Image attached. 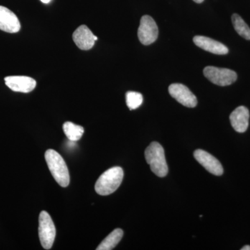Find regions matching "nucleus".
Returning <instances> with one entry per match:
<instances>
[{
  "label": "nucleus",
  "mask_w": 250,
  "mask_h": 250,
  "mask_svg": "<svg viewBox=\"0 0 250 250\" xmlns=\"http://www.w3.org/2000/svg\"><path fill=\"white\" fill-rule=\"evenodd\" d=\"M204 75L210 82L220 86L232 84L237 80V74L233 70L213 66L206 67Z\"/></svg>",
  "instance_id": "obj_5"
},
{
  "label": "nucleus",
  "mask_w": 250,
  "mask_h": 250,
  "mask_svg": "<svg viewBox=\"0 0 250 250\" xmlns=\"http://www.w3.org/2000/svg\"><path fill=\"white\" fill-rule=\"evenodd\" d=\"M19 20L14 12L4 6H0V30L14 34L21 30Z\"/></svg>",
  "instance_id": "obj_11"
},
{
  "label": "nucleus",
  "mask_w": 250,
  "mask_h": 250,
  "mask_svg": "<svg viewBox=\"0 0 250 250\" xmlns=\"http://www.w3.org/2000/svg\"><path fill=\"white\" fill-rule=\"evenodd\" d=\"M233 27L236 32L246 40H250V28L239 15L235 14L231 17Z\"/></svg>",
  "instance_id": "obj_16"
},
{
  "label": "nucleus",
  "mask_w": 250,
  "mask_h": 250,
  "mask_svg": "<svg viewBox=\"0 0 250 250\" xmlns=\"http://www.w3.org/2000/svg\"><path fill=\"white\" fill-rule=\"evenodd\" d=\"M124 172L121 167H113L104 172L95 184V191L100 195H108L116 191L123 182Z\"/></svg>",
  "instance_id": "obj_2"
},
{
  "label": "nucleus",
  "mask_w": 250,
  "mask_h": 250,
  "mask_svg": "<svg viewBox=\"0 0 250 250\" xmlns=\"http://www.w3.org/2000/svg\"><path fill=\"white\" fill-rule=\"evenodd\" d=\"M168 90L171 96L184 106L194 108L197 106L196 97L185 85L172 83L169 86Z\"/></svg>",
  "instance_id": "obj_7"
},
{
  "label": "nucleus",
  "mask_w": 250,
  "mask_h": 250,
  "mask_svg": "<svg viewBox=\"0 0 250 250\" xmlns=\"http://www.w3.org/2000/svg\"><path fill=\"white\" fill-rule=\"evenodd\" d=\"M194 157L210 173L217 176L223 174V166L216 158L209 153L202 149H197L194 152Z\"/></svg>",
  "instance_id": "obj_8"
},
{
  "label": "nucleus",
  "mask_w": 250,
  "mask_h": 250,
  "mask_svg": "<svg viewBox=\"0 0 250 250\" xmlns=\"http://www.w3.org/2000/svg\"><path fill=\"white\" fill-rule=\"evenodd\" d=\"M193 42L197 47L210 53L224 55L229 52V49L223 43L206 36H195L193 38Z\"/></svg>",
  "instance_id": "obj_12"
},
{
  "label": "nucleus",
  "mask_w": 250,
  "mask_h": 250,
  "mask_svg": "<svg viewBox=\"0 0 250 250\" xmlns=\"http://www.w3.org/2000/svg\"><path fill=\"white\" fill-rule=\"evenodd\" d=\"M5 83L10 89L21 93H30L36 88V82L27 76H10L5 77Z\"/></svg>",
  "instance_id": "obj_10"
},
{
  "label": "nucleus",
  "mask_w": 250,
  "mask_h": 250,
  "mask_svg": "<svg viewBox=\"0 0 250 250\" xmlns=\"http://www.w3.org/2000/svg\"><path fill=\"white\" fill-rule=\"evenodd\" d=\"M193 1L197 3V4H200V3L203 2L204 0H193Z\"/></svg>",
  "instance_id": "obj_20"
},
{
  "label": "nucleus",
  "mask_w": 250,
  "mask_h": 250,
  "mask_svg": "<svg viewBox=\"0 0 250 250\" xmlns=\"http://www.w3.org/2000/svg\"><path fill=\"white\" fill-rule=\"evenodd\" d=\"M241 250H250V246H246L243 247V248H242Z\"/></svg>",
  "instance_id": "obj_18"
},
{
  "label": "nucleus",
  "mask_w": 250,
  "mask_h": 250,
  "mask_svg": "<svg viewBox=\"0 0 250 250\" xmlns=\"http://www.w3.org/2000/svg\"><path fill=\"white\" fill-rule=\"evenodd\" d=\"M143 95L140 93L129 91L126 93V103L130 110L136 109L142 104Z\"/></svg>",
  "instance_id": "obj_17"
},
{
  "label": "nucleus",
  "mask_w": 250,
  "mask_h": 250,
  "mask_svg": "<svg viewBox=\"0 0 250 250\" xmlns=\"http://www.w3.org/2000/svg\"><path fill=\"white\" fill-rule=\"evenodd\" d=\"M45 157L49 171L55 181L61 187H67L70 184V174L62 156L54 149H48L46 151Z\"/></svg>",
  "instance_id": "obj_1"
},
{
  "label": "nucleus",
  "mask_w": 250,
  "mask_h": 250,
  "mask_svg": "<svg viewBox=\"0 0 250 250\" xmlns=\"http://www.w3.org/2000/svg\"><path fill=\"white\" fill-rule=\"evenodd\" d=\"M41 1L44 4H48L49 2H50L51 0H41Z\"/></svg>",
  "instance_id": "obj_19"
},
{
  "label": "nucleus",
  "mask_w": 250,
  "mask_h": 250,
  "mask_svg": "<svg viewBox=\"0 0 250 250\" xmlns=\"http://www.w3.org/2000/svg\"><path fill=\"white\" fill-rule=\"evenodd\" d=\"M123 236V231L121 229H116L101 243L97 248V250H111L119 243Z\"/></svg>",
  "instance_id": "obj_14"
},
{
  "label": "nucleus",
  "mask_w": 250,
  "mask_h": 250,
  "mask_svg": "<svg viewBox=\"0 0 250 250\" xmlns=\"http://www.w3.org/2000/svg\"><path fill=\"white\" fill-rule=\"evenodd\" d=\"M229 119L235 131L239 133L245 132L249 126V110L246 106H238L231 113Z\"/></svg>",
  "instance_id": "obj_13"
},
{
  "label": "nucleus",
  "mask_w": 250,
  "mask_h": 250,
  "mask_svg": "<svg viewBox=\"0 0 250 250\" xmlns=\"http://www.w3.org/2000/svg\"><path fill=\"white\" fill-rule=\"evenodd\" d=\"M62 129L67 139L73 142L78 141L84 133V129L82 126L74 124L71 122L64 123Z\"/></svg>",
  "instance_id": "obj_15"
},
{
  "label": "nucleus",
  "mask_w": 250,
  "mask_h": 250,
  "mask_svg": "<svg viewBox=\"0 0 250 250\" xmlns=\"http://www.w3.org/2000/svg\"><path fill=\"white\" fill-rule=\"evenodd\" d=\"M146 161L151 170L159 177H166L168 172V167L166 160L164 147L157 142L149 145L145 152Z\"/></svg>",
  "instance_id": "obj_3"
},
{
  "label": "nucleus",
  "mask_w": 250,
  "mask_h": 250,
  "mask_svg": "<svg viewBox=\"0 0 250 250\" xmlns=\"http://www.w3.org/2000/svg\"><path fill=\"white\" fill-rule=\"evenodd\" d=\"M75 45L82 50H89L93 48L98 37L93 34L89 28L85 25H81L77 28L72 35Z\"/></svg>",
  "instance_id": "obj_9"
},
{
  "label": "nucleus",
  "mask_w": 250,
  "mask_h": 250,
  "mask_svg": "<svg viewBox=\"0 0 250 250\" xmlns=\"http://www.w3.org/2000/svg\"><path fill=\"white\" fill-rule=\"evenodd\" d=\"M159 35L157 24L151 16H144L141 18L138 37L140 42L144 45H149L155 42Z\"/></svg>",
  "instance_id": "obj_6"
},
{
  "label": "nucleus",
  "mask_w": 250,
  "mask_h": 250,
  "mask_svg": "<svg viewBox=\"0 0 250 250\" xmlns=\"http://www.w3.org/2000/svg\"><path fill=\"white\" fill-rule=\"evenodd\" d=\"M39 234L42 248L51 249L55 240L56 228L50 215L45 210L39 215Z\"/></svg>",
  "instance_id": "obj_4"
}]
</instances>
